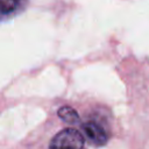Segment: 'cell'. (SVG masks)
Listing matches in <instances>:
<instances>
[{
    "label": "cell",
    "mask_w": 149,
    "mask_h": 149,
    "mask_svg": "<svg viewBox=\"0 0 149 149\" xmlns=\"http://www.w3.org/2000/svg\"><path fill=\"white\" fill-rule=\"evenodd\" d=\"M59 119L69 125H74L79 121V115L77 113V111L70 106H63L58 109L57 112Z\"/></svg>",
    "instance_id": "4"
},
{
    "label": "cell",
    "mask_w": 149,
    "mask_h": 149,
    "mask_svg": "<svg viewBox=\"0 0 149 149\" xmlns=\"http://www.w3.org/2000/svg\"><path fill=\"white\" fill-rule=\"evenodd\" d=\"M27 3L28 0H0V21L19 14Z\"/></svg>",
    "instance_id": "3"
},
{
    "label": "cell",
    "mask_w": 149,
    "mask_h": 149,
    "mask_svg": "<svg viewBox=\"0 0 149 149\" xmlns=\"http://www.w3.org/2000/svg\"><path fill=\"white\" fill-rule=\"evenodd\" d=\"M81 133L84 137L92 144V146H104L108 141V135L105 128L97 121L90 120L81 126Z\"/></svg>",
    "instance_id": "2"
},
{
    "label": "cell",
    "mask_w": 149,
    "mask_h": 149,
    "mask_svg": "<svg viewBox=\"0 0 149 149\" xmlns=\"http://www.w3.org/2000/svg\"><path fill=\"white\" fill-rule=\"evenodd\" d=\"M83 134L74 128H65L52 137L49 149H83Z\"/></svg>",
    "instance_id": "1"
}]
</instances>
